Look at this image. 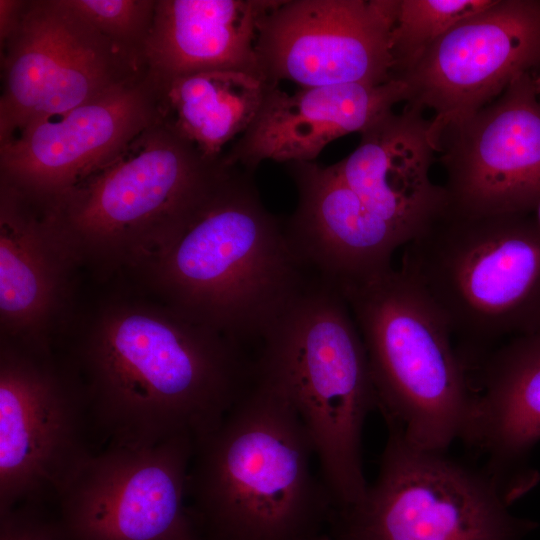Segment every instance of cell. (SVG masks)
Wrapping results in <instances>:
<instances>
[{
	"label": "cell",
	"instance_id": "obj_1",
	"mask_svg": "<svg viewBox=\"0 0 540 540\" xmlns=\"http://www.w3.org/2000/svg\"><path fill=\"white\" fill-rule=\"evenodd\" d=\"M248 349L161 300H126L96 314L69 359L94 439L138 448L213 430L257 379Z\"/></svg>",
	"mask_w": 540,
	"mask_h": 540
},
{
	"label": "cell",
	"instance_id": "obj_2",
	"mask_svg": "<svg viewBox=\"0 0 540 540\" xmlns=\"http://www.w3.org/2000/svg\"><path fill=\"white\" fill-rule=\"evenodd\" d=\"M252 174L225 165L136 269L162 302L257 350L307 274Z\"/></svg>",
	"mask_w": 540,
	"mask_h": 540
},
{
	"label": "cell",
	"instance_id": "obj_3",
	"mask_svg": "<svg viewBox=\"0 0 540 540\" xmlns=\"http://www.w3.org/2000/svg\"><path fill=\"white\" fill-rule=\"evenodd\" d=\"M312 441L284 392L258 372L193 441L187 503L201 540H309L335 507Z\"/></svg>",
	"mask_w": 540,
	"mask_h": 540
},
{
	"label": "cell",
	"instance_id": "obj_4",
	"mask_svg": "<svg viewBox=\"0 0 540 540\" xmlns=\"http://www.w3.org/2000/svg\"><path fill=\"white\" fill-rule=\"evenodd\" d=\"M256 362L303 422L335 507L358 502L369 485L363 429L377 397L362 337L339 287L307 274L265 331Z\"/></svg>",
	"mask_w": 540,
	"mask_h": 540
},
{
	"label": "cell",
	"instance_id": "obj_5",
	"mask_svg": "<svg viewBox=\"0 0 540 540\" xmlns=\"http://www.w3.org/2000/svg\"><path fill=\"white\" fill-rule=\"evenodd\" d=\"M400 270L435 306L467 370L540 332V227L531 214L447 210L405 244Z\"/></svg>",
	"mask_w": 540,
	"mask_h": 540
},
{
	"label": "cell",
	"instance_id": "obj_6",
	"mask_svg": "<svg viewBox=\"0 0 540 540\" xmlns=\"http://www.w3.org/2000/svg\"><path fill=\"white\" fill-rule=\"evenodd\" d=\"M225 167L162 119L74 186L41 204L75 264L136 269Z\"/></svg>",
	"mask_w": 540,
	"mask_h": 540
},
{
	"label": "cell",
	"instance_id": "obj_7",
	"mask_svg": "<svg viewBox=\"0 0 540 540\" xmlns=\"http://www.w3.org/2000/svg\"><path fill=\"white\" fill-rule=\"evenodd\" d=\"M337 286L362 337L387 426L419 448L447 452L461 437L471 384L446 322L399 268Z\"/></svg>",
	"mask_w": 540,
	"mask_h": 540
},
{
	"label": "cell",
	"instance_id": "obj_8",
	"mask_svg": "<svg viewBox=\"0 0 540 540\" xmlns=\"http://www.w3.org/2000/svg\"><path fill=\"white\" fill-rule=\"evenodd\" d=\"M519 494L484 468L419 448L395 428L378 475L356 503L334 508L332 540H523L537 523L514 515Z\"/></svg>",
	"mask_w": 540,
	"mask_h": 540
},
{
	"label": "cell",
	"instance_id": "obj_9",
	"mask_svg": "<svg viewBox=\"0 0 540 540\" xmlns=\"http://www.w3.org/2000/svg\"><path fill=\"white\" fill-rule=\"evenodd\" d=\"M87 396L68 358L1 338L0 513L56 503L96 451Z\"/></svg>",
	"mask_w": 540,
	"mask_h": 540
},
{
	"label": "cell",
	"instance_id": "obj_10",
	"mask_svg": "<svg viewBox=\"0 0 540 540\" xmlns=\"http://www.w3.org/2000/svg\"><path fill=\"white\" fill-rule=\"evenodd\" d=\"M6 40L1 144L37 119L139 78L143 57L116 44L63 0L25 4Z\"/></svg>",
	"mask_w": 540,
	"mask_h": 540
},
{
	"label": "cell",
	"instance_id": "obj_11",
	"mask_svg": "<svg viewBox=\"0 0 540 540\" xmlns=\"http://www.w3.org/2000/svg\"><path fill=\"white\" fill-rule=\"evenodd\" d=\"M193 439L150 447L105 446L60 493L67 540H201L187 503Z\"/></svg>",
	"mask_w": 540,
	"mask_h": 540
},
{
	"label": "cell",
	"instance_id": "obj_12",
	"mask_svg": "<svg viewBox=\"0 0 540 540\" xmlns=\"http://www.w3.org/2000/svg\"><path fill=\"white\" fill-rule=\"evenodd\" d=\"M399 1L277 0L258 27L265 80L301 88L392 80Z\"/></svg>",
	"mask_w": 540,
	"mask_h": 540
},
{
	"label": "cell",
	"instance_id": "obj_13",
	"mask_svg": "<svg viewBox=\"0 0 540 540\" xmlns=\"http://www.w3.org/2000/svg\"><path fill=\"white\" fill-rule=\"evenodd\" d=\"M529 72L436 138L448 209L465 216L531 214L540 203V100Z\"/></svg>",
	"mask_w": 540,
	"mask_h": 540
},
{
	"label": "cell",
	"instance_id": "obj_14",
	"mask_svg": "<svg viewBox=\"0 0 540 540\" xmlns=\"http://www.w3.org/2000/svg\"><path fill=\"white\" fill-rule=\"evenodd\" d=\"M540 63V0H495L428 47L397 79L408 104L431 109L436 145L448 124L482 109Z\"/></svg>",
	"mask_w": 540,
	"mask_h": 540
},
{
	"label": "cell",
	"instance_id": "obj_15",
	"mask_svg": "<svg viewBox=\"0 0 540 540\" xmlns=\"http://www.w3.org/2000/svg\"><path fill=\"white\" fill-rule=\"evenodd\" d=\"M161 119L153 79H134L1 144V181L43 204L109 161Z\"/></svg>",
	"mask_w": 540,
	"mask_h": 540
},
{
	"label": "cell",
	"instance_id": "obj_16",
	"mask_svg": "<svg viewBox=\"0 0 540 540\" xmlns=\"http://www.w3.org/2000/svg\"><path fill=\"white\" fill-rule=\"evenodd\" d=\"M298 192L285 229L302 264L339 285L360 281L392 267L406 240L374 214L333 165L285 164Z\"/></svg>",
	"mask_w": 540,
	"mask_h": 540
},
{
	"label": "cell",
	"instance_id": "obj_17",
	"mask_svg": "<svg viewBox=\"0 0 540 540\" xmlns=\"http://www.w3.org/2000/svg\"><path fill=\"white\" fill-rule=\"evenodd\" d=\"M407 98V86L398 79L308 87L293 94L271 86L250 126L222 158L251 173L267 160L313 162L330 142L360 133Z\"/></svg>",
	"mask_w": 540,
	"mask_h": 540
},
{
	"label": "cell",
	"instance_id": "obj_18",
	"mask_svg": "<svg viewBox=\"0 0 540 540\" xmlns=\"http://www.w3.org/2000/svg\"><path fill=\"white\" fill-rule=\"evenodd\" d=\"M406 103L367 126L356 149L335 170L379 218L395 228L406 244L448 208L443 185L430 178L437 148L431 119Z\"/></svg>",
	"mask_w": 540,
	"mask_h": 540
},
{
	"label": "cell",
	"instance_id": "obj_19",
	"mask_svg": "<svg viewBox=\"0 0 540 540\" xmlns=\"http://www.w3.org/2000/svg\"><path fill=\"white\" fill-rule=\"evenodd\" d=\"M480 363L460 439L492 476L530 488L535 473L522 465L540 441V332L504 342Z\"/></svg>",
	"mask_w": 540,
	"mask_h": 540
},
{
	"label": "cell",
	"instance_id": "obj_20",
	"mask_svg": "<svg viewBox=\"0 0 540 540\" xmlns=\"http://www.w3.org/2000/svg\"><path fill=\"white\" fill-rule=\"evenodd\" d=\"M0 199L1 338L50 350L49 325L75 264L43 208L35 213L30 197L2 181Z\"/></svg>",
	"mask_w": 540,
	"mask_h": 540
},
{
	"label": "cell",
	"instance_id": "obj_21",
	"mask_svg": "<svg viewBox=\"0 0 540 540\" xmlns=\"http://www.w3.org/2000/svg\"><path fill=\"white\" fill-rule=\"evenodd\" d=\"M275 3L276 0L156 1L144 46L148 74L156 83L220 70L243 72L265 80L255 48L259 23Z\"/></svg>",
	"mask_w": 540,
	"mask_h": 540
},
{
	"label": "cell",
	"instance_id": "obj_22",
	"mask_svg": "<svg viewBox=\"0 0 540 540\" xmlns=\"http://www.w3.org/2000/svg\"><path fill=\"white\" fill-rule=\"evenodd\" d=\"M163 121L208 160L241 136L261 107L264 79L237 71H208L156 83Z\"/></svg>",
	"mask_w": 540,
	"mask_h": 540
},
{
	"label": "cell",
	"instance_id": "obj_23",
	"mask_svg": "<svg viewBox=\"0 0 540 540\" xmlns=\"http://www.w3.org/2000/svg\"><path fill=\"white\" fill-rule=\"evenodd\" d=\"M495 0H400L392 31V77L397 79L423 52L463 19Z\"/></svg>",
	"mask_w": 540,
	"mask_h": 540
},
{
	"label": "cell",
	"instance_id": "obj_24",
	"mask_svg": "<svg viewBox=\"0 0 540 540\" xmlns=\"http://www.w3.org/2000/svg\"><path fill=\"white\" fill-rule=\"evenodd\" d=\"M63 1L76 14L116 44L144 58V46L152 27L155 1Z\"/></svg>",
	"mask_w": 540,
	"mask_h": 540
},
{
	"label": "cell",
	"instance_id": "obj_25",
	"mask_svg": "<svg viewBox=\"0 0 540 540\" xmlns=\"http://www.w3.org/2000/svg\"><path fill=\"white\" fill-rule=\"evenodd\" d=\"M0 540H67L46 505L21 504L0 513Z\"/></svg>",
	"mask_w": 540,
	"mask_h": 540
},
{
	"label": "cell",
	"instance_id": "obj_26",
	"mask_svg": "<svg viewBox=\"0 0 540 540\" xmlns=\"http://www.w3.org/2000/svg\"><path fill=\"white\" fill-rule=\"evenodd\" d=\"M21 6L22 3L18 1H0L1 43L7 39L15 27Z\"/></svg>",
	"mask_w": 540,
	"mask_h": 540
},
{
	"label": "cell",
	"instance_id": "obj_27",
	"mask_svg": "<svg viewBox=\"0 0 540 540\" xmlns=\"http://www.w3.org/2000/svg\"><path fill=\"white\" fill-rule=\"evenodd\" d=\"M309 540H332V539L330 538V536L327 533L323 532V533H321V534H319V535H317V536H315V537H313V538H311Z\"/></svg>",
	"mask_w": 540,
	"mask_h": 540
},
{
	"label": "cell",
	"instance_id": "obj_28",
	"mask_svg": "<svg viewBox=\"0 0 540 540\" xmlns=\"http://www.w3.org/2000/svg\"><path fill=\"white\" fill-rule=\"evenodd\" d=\"M533 215L540 227V203L538 204L537 208L535 209V211L533 212Z\"/></svg>",
	"mask_w": 540,
	"mask_h": 540
},
{
	"label": "cell",
	"instance_id": "obj_29",
	"mask_svg": "<svg viewBox=\"0 0 540 540\" xmlns=\"http://www.w3.org/2000/svg\"><path fill=\"white\" fill-rule=\"evenodd\" d=\"M535 84H536L538 95L540 96V77L538 79H535Z\"/></svg>",
	"mask_w": 540,
	"mask_h": 540
}]
</instances>
